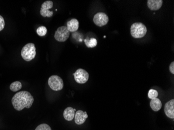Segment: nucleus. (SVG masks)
<instances>
[{
  "label": "nucleus",
  "instance_id": "obj_1",
  "mask_svg": "<svg viewBox=\"0 0 174 130\" xmlns=\"http://www.w3.org/2000/svg\"><path fill=\"white\" fill-rule=\"evenodd\" d=\"M33 102V97L27 91L19 92L12 99V104L17 111H21L25 108H30Z\"/></svg>",
  "mask_w": 174,
  "mask_h": 130
},
{
  "label": "nucleus",
  "instance_id": "obj_2",
  "mask_svg": "<svg viewBox=\"0 0 174 130\" xmlns=\"http://www.w3.org/2000/svg\"><path fill=\"white\" fill-rule=\"evenodd\" d=\"M21 55L22 58L26 61L32 60L36 55V49L35 45L32 43H29L25 45L21 52Z\"/></svg>",
  "mask_w": 174,
  "mask_h": 130
},
{
  "label": "nucleus",
  "instance_id": "obj_3",
  "mask_svg": "<svg viewBox=\"0 0 174 130\" xmlns=\"http://www.w3.org/2000/svg\"><path fill=\"white\" fill-rule=\"evenodd\" d=\"M147 29L145 24L141 22H135L132 24L130 33L134 38L139 39L143 37L146 34Z\"/></svg>",
  "mask_w": 174,
  "mask_h": 130
},
{
  "label": "nucleus",
  "instance_id": "obj_4",
  "mask_svg": "<svg viewBox=\"0 0 174 130\" xmlns=\"http://www.w3.org/2000/svg\"><path fill=\"white\" fill-rule=\"evenodd\" d=\"M48 84L50 88L53 91H60L64 87L63 80L61 77L56 75L50 76L49 79Z\"/></svg>",
  "mask_w": 174,
  "mask_h": 130
},
{
  "label": "nucleus",
  "instance_id": "obj_5",
  "mask_svg": "<svg viewBox=\"0 0 174 130\" xmlns=\"http://www.w3.org/2000/svg\"><path fill=\"white\" fill-rule=\"evenodd\" d=\"M69 35L70 32L68 30L66 27L61 26L56 31L54 37L56 41L63 42L69 39Z\"/></svg>",
  "mask_w": 174,
  "mask_h": 130
},
{
  "label": "nucleus",
  "instance_id": "obj_6",
  "mask_svg": "<svg viewBox=\"0 0 174 130\" xmlns=\"http://www.w3.org/2000/svg\"><path fill=\"white\" fill-rule=\"evenodd\" d=\"M74 74L75 80L78 83H85L89 79V73L84 69L81 68L77 69Z\"/></svg>",
  "mask_w": 174,
  "mask_h": 130
},
{
  "label": "nucleus",
  "instance_id": "obj_7",
  "mask_svg": "<svg viewBox=\"0 0 174 130\" xmlns=\"http://www.w3.org/2000/svg\"><path fill=\"white\" fill-rule=\"evenodd\" d=\"M109 21V18L108 15L102 12L97 13L93 17V22L99 27L105 26L108 24Z\"/></svg>",
  "mask_w": 174,
  "mask_h": 130
},
{
  "label": "nucleus",
  "instance_id": "obj_8",
  "mask_svg": "<svg viewBox=\"0 0 174 130\" xmlns=\"http://www.w3.org/2000/svg\"><path fill=\"white\" fill-rule=\"evenodd\" d=\"M165 115L169 118H174V99H172L167 102L164 107Z\"/></svg>",
  "mask_w": 174,
  "mask_h": 130
},
{
  "label": "nucleus",
  "instance_id": "obj_9",
  "mask_svg": "<svg viewBox=\"0 0 174 130\" xmlns=\"http://www.w3.org/2000/svg\"><path fill=\"white\" fill-rule=\"evenodd\" d=\"M88 115H87V112H83L82 110H79L76 112L75 115V122L77 125H81L85 122Z\"/></svg>",
  "mask_w": 174,
  "mask_h": 130
},
{
  "label": "nucleus",
  "instance_id": "obj_10",
  "mask_svg": "<svg viewBox=\"0 0 174 130\" xmlns=\"http://www.w3.org/2000/svg\"><path fill=\"white\" fill-rule=\"evenodd\" d=\"M147 4L149 9L152 11H156L161 8L163 4L162 0H148Z\"/></svg>",
  "mask_w": 174,
  "mask_h": 130
},
{
  "label": "nucleus",
  "instance_id": "obj_11",
  "mask_svg": "<svg viewBox=\"0 0 174 130\" xmlns=\"http://www.w3.org/2000/svg\"><path fill=\"white\" fill-rule=\"evenodd\" d=\"M76 109L69 107L65 109L63 112V116L67 121H72L75 118Z\"/></svg>",
  "mask_w": 174,
  "mask_h": 130
},
{
  "label": "nucleus",
  "instance_id": "obj_12",
  "mask_svg": "<svg viewBox=\"0 0 174 130\" xmlns=\"http://www.w3.org/2000/svg\"><path fill=\"white\" fill-rule=\"evenodd\" d=\"M67 28L69 32H75L79 28V21L76 19H72L67 23Z\"/></svg>",
  "mask_w": 174,
  "mask_h": 130
},
{
  "label": "nucleus",
  "instance_id": "obj_13",
  "mask_svg": "<svg viewBox=\"0 0 174 130\" xmlns=\"http://www.w3.org/2000/svg\"><path fill=\"white\" fill-rule=\"evenodd\" d=\"M150 107L154 112H158L162 108V102L158 98L151 99L150 102Z\"/></svg>",
  "mask_w": 174,
  "mask_h": 130
},
{
  "label": "nucleus",
  "instance_id": "obj_14",
  "mask_svg": "<svg viewBox=\"0 0 174 130\" xmlns=\"http://www.w3.org/2000/svg\"><path fill=\"white\" fill-rule=\"evenodd\" d=\"M85 45L89 48H93L97 45V40L95 38L92 37L88 40V37L84 40Z\"/></svg>",
  "mask_w": 174,
  "mask_h": 130
},
{
  "label": "nucleus",
  "instance_id": "obj_15",
  "mask_svg": "<svg viewBox=\"0 0 174 130\" xmlns=\"http://www.w3.org/2000/svg\"><path fill=\"white\" fill-rule=\"evenodd\" d=\"M22 84L19 81H15L10 85L9 89L13 92H17L22 89Z\"/></svg>",
  "mask_w": 174,
  "mask_h": 130
},
{
  "label": "nucleus",
  "instance_id": "obj_16",
  "mask_svg": "<svg viewBox=\"0 0 174 130\" xmlns=\"http://www.w3.org/2000/svg\"><path fill=\"white\" fill-rule=\"evenodd\" d=\"M53 6V3L51 1H46L41 5V9L49 10L52 8Z\"/></svg>",
  "mask_w": 174,
  "mask_h": 130
},
{
  "label": "nucleus",
  "instance_id": "obj_17",
  "mask_svg": "<svg viewBox=\"0 0 174 130\" xmlns=\"http://www.w3.org/2000/svg\"><path fill=\"white\" fill-rule=\"evenodd\" d=\"M37 33L38 35L40 37H43L46 35L47 33V29L45 26H40L37 29Z\"/></svg>",
  "mask_w": 174,
  "mask_h": 130
},
{
  "label": "nucleus",
  "instance_id": "obj_18",
  "mask_svg": "<svg viewBox=\"0 0 174 130\" xmlns=\"http://www.w3.org/2000/svg\"><path fill=\"white\" fill-rule=\"evenodd\" d=\"M40 14L43 17H52L53 15V11H50L49 10H45V9H40Z\"/></svg>",
  "mask_w": 174,
  "mask_h": 130
},
{
  "label": "nucleus",
  "instance_id": "obj_19",
  "mask_svg": "<svg viewBox=\"0 0 174 130\" xmlns=\"http://www.w3.org/2000/svg\"><path fill=\"white\" fill-rule=\"evenodd\" d=\"M159 95V93L156 90L153 89H150L149 91L148 97L151 99H156Z\"/></svg>",
  "mask_w": 174,
  "mask_h": 130
},
{
  "label": "nucleus",
  "instance_id": "obj_20",
  "mask_svg": "<svg viewBox=\"0 0 174 130\" xmlns=\"http://www.w3.org/2000/svg\"><path fill=\"white\" fill-rule=\"evenodd\" d=\"M35 130H52L48 125L45 123H42L39 125L36 128Z\"/></svg>",
  "mask_w": 174,
  "mask_h": 130
},
{
  "label": "nucleus",
  "instance_id": "obj_21",
  "mask_svg": "<svg viewBox=\"0 0 174 130\" xmlns=\"http://www.w3.org/2000/svg\"><path fill=\"white\" fill-rule=\"evenodd\" d=\"M5 27V21L3 17L0 15V31L4 29Z\"/></svg>",
  "mask_w": 174,
  "mask_h": 130
},
{
  "label": "nucleus",
  "instance_id": "obj_22",
  "mask_svg": "<svg viewBox=\"0 0 174 130\" xmlns=\"http://www.w3.org/2000/svg\"><path fill=\"white\" fill-rule=\"evenodd\" d=\"M169 71L172 74H174V62L172 61L169 66Z\"/></svg>",
  "mask_w": 174,
  "mask_h": 130
}]
</instances>
